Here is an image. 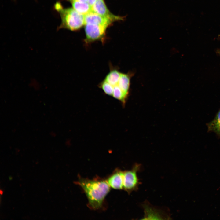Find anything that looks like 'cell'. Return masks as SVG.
I'll use <instances>...</instances> for the list:
<instances>
[{
	"label": "cell",
	"instance_id": "cell-8",
	"mask_svg": "<svg viewBox=\"0 0 220 220\" xmlns=\"http://www.w3.org/2000/svg\"><path fill=\"white\" fill-rule=\"evenodd\" d=\"M132 73H121L119 80L112 88L115 86H118L124 94L128 96L129 93L130 81L133 75Z\"/></svg>",
	"mask_w": 220,
	"mask_h": 220
},
{
	"label": "cell",
	"instance_id": "cell-10",
	"mask_svg": "<svg viewBox=\"0 0 220 220\" xmlns=\"http://www.w3.org/2000/svg\"><path fill=\"white\" fill-rule=\"evenodd\" d=\"M73 8L79 13L85 15L92 11V6L87 2L73 1L70 2Z\"/></svg>",
	"mask_w": 220,
	"mask_h": 220
},
{
	"label": "cell",
	"instance_id": "cell-9",
	"mask_svg": "<svg viewBox=\"0 0 220 220\" xmlns=\"http://www.w3.org/2000/svg\"><path fill=\"white\" fill-rule=\"evenodd\" d=\"M208 132H214L220 138V108L211 121L206 124Z\"/></svg>",
	"mask_w": 220,
	"mask_h": 220
},
{
	"label": "cell",
	"instance_id": "cell-12",
	"mask_svg": "<svg viewBox=\"0 0 220 220\" xmlns=\"http://www.w3.org/2000/svg\"><path fill=\"white\" fill-rule=\"evenodd\" d=\"M68 1L71 2L73 1H76L82 2H87L88 0H67Z\"/></svg>",
	"mask_w": 220,
	"mask_h": 220
},
{
	"label": "cell",
	"instance_id": "cell-5",
	"mask_svg": "<svg viewBox=\"0 0 220 220\" xmlns=\"http://www.w3.org/2000/svg\"><path fill=\"white\" fill-rule=\"evenodd\" d=\"M92 11L98 15L107 18L112 22L116 21H124L126 16L115 15L110 12L107 7L104 0H97L92 6Z\"/></svg>",
	"mask_w": 220,
	"mask_h": 220
},
{
	"label": "cell",
	"instance_id": "cell-6",
	"mask_svg": "<svg viewBox=\"0 0 220 220\" xmlns=\"http://www.w3.org/2000/svg\"><path fill=\"white\" fill-rule=\"evenodd\" d=\"M85 25L91 24L108 27L112 22L108 19L91 11L84 15Z\"/></svg>",
	"mask_w": 220,
	"mask_h": 220
},
{
	"label": "cell",
	"instance_id": "cell-11",
	"mask_svg": "<svg viewBox=\"0 0 220 220\" xmlns=\"http://www.w3.org/2000/svg\"><path fill=\"white\" fill-rule=\"evenodd\" d=\"M97 0H88L87 3L92 6L96 2Z\"/></svg>",
	"mask_w": 220,
	"mask_h": 220
},
{
	"label": "cell",
	"instance_id": "cell-4",
	"mask_svg": "<svg viewBox=\"0 0 220 220\" xmlns=\"http://www.w3.org/2000/svg\"><path fill=\"white\" fill-rule=\"evenodd\" d=\"M140 168V164H135L131 170L123 171V189L128 193L138 188L140 182L137 174Z\"/></svg>",
	"mask_w": 220,
	"mask_h": 220
},
{
	"label": "cell",
	"instance_id": "cell-7",
	"mask_svg": "<svg viewBox=\"0 0 220 220\" xmlns=\"http://www.w3.org/2000/svg\"><path fill=\"white\" fill-rule=\"evenodd\" d=\"M123 171L117 170L106 180L111 188L123 189Z\"/></svg>",
	"mask_w": 220,
	"mask_h": 220
},
{
	"label": "cell",
	"instance_id": "cell-1",
	"mask_svg": "<svg viewBox=\"0 0 220 220\" xmlns=\"http://www.w3.org/2000/svg\"><path fill=\"white\" fill-rule=\"evenodd\" d=\"M76 183L83 189L88 199L89 206L91 208L96 210L102 207L111 188L106 180L80 178Z\"/></svg>",
	"mask_w": 220,
	"mask_h": 220
},
{
	"label": "cell",
	"instance_id": "cell-2",
	"mask_svg": "<svg viewBox=\"0 0 220 220\" xmlns=\"http://www.w3.org/2000/svg\"><path fill=\"white\" fill-rule=\"evenodd\" d=\"M54 7L59 13L61 18V24L57 30L65 28L75 31L85 25L84 15L79 13L73 8H64L59 2H57Z\"/></svg>",
	"mask_w": 220,
	"mask_h": 220
},
{
	"label": "cell",
	"instance_id": "cell-13",
	"mask_svg": "<svg viewBox=\"0 0 220 220\" xmlns=\"http://www.w3.org/2000/svg\"><path fill=\"white\" fill-rule=\"evenodd\" d=\"M2 193H3V192H2V190H0V193H1V194H2Z\"/></svg>",
	"mask_w": 220,
	"mask_h": 220
},
{
	"label": "cell",
	"instance_id": "cell-3",
	"mask_svg": "<svg viewBox=\"0 0 220 220\" xmlns=\"http://www.w3.org/2000/svg\"><path fill=\"white\" fill-rule=\"evenodd\" d=\"M107 27L91 24H85L86 38L84 41L86 44L99 41L104 44L105 41L106 31Z\"/></svg>",
	"mask_w": 220,
	"mask_h": 220
}]
</instances>
